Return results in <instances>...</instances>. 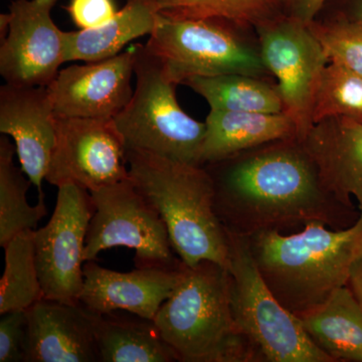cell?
<instances>
[{
  "instance_id": "6da1fadb",
  "label": "cell",
  "mask_w": 362,
  "mask_h": 362,
  "mask_svg": "<svg viewBox=\"0 0 362 362\" xmlns=\"http://www.w3.org/2000/svg\"><path fill=\"white\" fill-rule=\"evenodd\" d=\"M204 166L213 181L214 211L226 232L235 235L296 233L312 221L345 230L361 216L356 206L331 194L298 137Z\"/></svg>"
},
{
  "instance_id": "7a4b0ae2",
  "label": "cell",
  "mask_w": 362,
  "mask_h": 362,
  "mask_svg": "<svg viewBox=\"0 0 362 362\" xmlns=\"http://www.w3.org/2000/svg\"><path fill=\"white\" fill-rule=\"evenodd\" d=\"M247 239L267 286L301 317L347 286L351 267L362 256V214L345 230L312 221L299 232H264Z\"/></svg>"
},
{
  "instance_id": "3957f363",
  "label": "cell",
  "mask_w": 362,
  "mask_h": 362,
  "mask_svg": "<svg viewBox=\"0 0 362 362\" xmlns=\"http://www.w3.org/2000/svg\"><path fill=\"white\" fill-rule=\"evenodd\" d=\"M130 180L168 228L183 264L213 261L230 268L228 235L214 211V185L204 166L127 149Z\"/></svg>"
},
{
  "instance_id": "277c9868",
  "label": "cell",
  "mask_w": 362,
  "mask_h": 362,
  "mask_svg": "<svg viewBox=\"0 0 362 362\" xmlns=\"http://www.w3.org/2000/svg\"><path fill=\"white\" fill-rule=\"evenodd\" d=\"M154 322L177 361L258 362L235 323L230 272L216 262L183 264Z\"/></svg>"
},
{
  "instance_id": "5b68a950",
  "label": "cell",
  "mask_w": 362,
  "mask_h": 362,
  "mask_svg": "<svg viewBox=\"0 0 362 362\" xmlns=\"http://www.w3.org/2000/svg\"><path fill=\"white\" fill-rule=\"evenodd\" d=\"M136 86L129 103L113 119L126 149L202 165L206 123L183 111L176 85L145 45H134Z\"/></svg>"
},
{
  "instance_id": "8992f818",
  "label": "cell",
  "mask_w": 362,
  "mask_h": 362,
  "mask_svg": "<svg viewBox=\"0 0 362 362\" xmlns=\"http://www.w3.org/2000/svg\"><path fill=\"white\" fill-rule=\"evenodd\" d=\"M226 235L233 316L257 361L335 362L312 341L301 319L272 293L252 258L249 239Z\"/></svg>"
},
{
  "instance_id": "52a82bcc",
  "label": "cell",
  "mask_w": 362,
  "mask_h": 362,
  "mask_svg": "<svg viewBox=\"0 0 362 362\" xmlns=\"http://www.w3.org/2000/svg\"><path fill=\"white\" fill-rule=\"evenodd\" d=\"M157 14L145 45L176 85L228 74L264 78L270 75L259 47L247 44L237 26L225 21L173 20Z\"/></svg>"
},
{
  "instance_id": "ba28073f",
  "label": "cell",
  "mask_w": 362,
  "mask_h": 362,
  "mask_svg": "<svg viewBox=\"0 0 362 362\" xmlns=\"http://www.w3.org/2000/svg\"><path fill=\"white\" fill-rule=\"evenodd\" d=\"M95 211L86 237L84 261L112 247L135 250L136 268H178L168 228L129 178L90 192Z\"/></svg>"
},
{
  "instance_id": "9c48e42d",
  "label": "cell",
  "mask_w": 362,
  "mask_h": 362,
  "mask_svg": "<svg viewBox=\"0 0 362 362\" xmlns=\"http://www.w3.org/2000/svg\"><path fill=\"white\" fill-rule=\"evenodd\" d=\"M255 30L264 64L277 78L284 113L302 139L314 125V99L329 59L309 25L292 16L279 14Z\"/></svg>"
},
{
  "instance_id": "30bf717a",
  "label": "cell",
  "mask_w": 362,
  "mask_h": 362,
  "mask_svg": "<svg viewBox=\"0 0 362 362\" xmlns=\"http://www.w3.org/2000/svg\"><path fill=\"white\" fill-rule=\"evenodd\" d=\"M51 220L33 230L35 262L45 299L77 304L84 288L86 237L94 214L90 192L59 185Z\"/></svg>"
},
{
  "instance_id": "8fae6325",
  "label": "cell",
  "mask_w": 362,
  "mask_h": 362,
  "mask_svg": "<svg viewBox=\"0 0 362 362\" xmlns=\"http://www.w3.org/2000/svg\"><path fill=\"white\" fill-rule=\"evenodd\" d=\"M45 180L75 183L88 192L129 178L127 149L113 119L59 118Z\"/></svg>"
},
{
  "instance_id": "7c38bea8",
  "label": "cell",
  "mask_w": 362,
  "mask_h": 362,
  "mask_svg": "<svg viewBox=\"0 0 362 362\" xmlns=\"http://www.w3.org/2000/svg\"><path fill=\"white\" fill-rule=\"evenodd\" d=\"M58 0H13L0 42V75L6 84L47 87L65 61V32L52 18Z\"/></svg>"
},
{
  "instance_id": "4fadbf2b",
  "label": "cell",
  "mask_w": 362,
  "mask_h": 362,
  "mask_svg": "<svg viewBox=\"0 0 362 362\" xmlns=\"http://www.w3.org/2000/svg\"><path fill=\"white\" fill-rule=\"evenodd\" d=\"M132 47L113 58L71 66L59 71L47 86L59 118L114 119L133 96Z\"/></svg>"
},
{
  "instance_id": "5bb4252c",
  "label": "cell",
  "mask_w": 362,
  "mask_h": 362,
  "mask_svg": "<svg viewBox=\"0 0 362 362\" xmlns=\"http://www.w3.org/2000/svg\"><path fill=\"white\" fill-rule=\"evenodd\" d=\"M57 117L47 87L4 84L0 88V132L13 137L21 169L45 197V180L56 144Z\"/></svg>"
},
{
  "instance_id": "9a60e30c",
  "label": "cell",
  "mask_w": 362,
  "mask_h": 362,
  "mask_svg": "<svg viewBox=\"0 0 362 362\" xmlns=\"http://www.w3.org/2000/svg\"><path fill=\"white\" fill-rule=\"evenodd\" d=\"M178 268H136L129 273L109 270L85 262L84 288L78 303L92 313L127 311L154 320L175 289L182 274Z\"/></svg>"
},
{
  "instance_id": "2e32d148",
  "label": "cell",
  "mask_w": 362,
  "mask_h": 362,
  "mask_svg": "<svg viewBox=\"0 0 362 362\" xmlns=\"http://www.w3.org/2000/svg\"><path fill=\"white\" fill-rule=\"evenodd\" d=\"M26 314L25 362L100 361L92 313L80 303L44 298Z\"/></svg>"
},
{
  "instance_id": "e0dca14e",
  "label": "cell",
  "mask_w": 362,
  "mask_h": 362,
  "mask_svg": "<svg viewBox=\"0 0 362 362\" xmlns=\"http://www.w3.org/2000/svg\"><path fill=\"white\" fill-rule=\"evenodd\" d=\"M325 187L340 202L362 214V122L332 117L314 124L302 138Z\"/></svg>"
},
{
  "instance_id": "ac0fdd59",
  "label": "cell",
  "mask_w": 362,
  "mask_h": 362,
  "mask_svg": "<svg viewBox=\"0 0 362 362\" xmlns=\"http://www.w3.org/2000/svg\"><path fill=\"white\" fill-rule=\"evenodd\" d=\"M204 123L202 166L267 143L298 137L295 123L284 112L267 114L211 110Z\"/></svg>"
},
{
  "instance_id": "d6986e66",
  "label": "cell",
  "mask_w": 362,
  "mask_h": 362,
  "mask_svg": "<svg viewBox=\"0 0 362 362\" xmlns=\"http://www.w3.org/2000/svg\"><path fill=\"white\" fill-rule=\"evenodd\" d=\"M92 317L100 362L177 361L154 320L121 310Z\"/></svg>"
},
{
  "instance_id": "ffe728a7",
  "label": "cell",
  "mask_w": 362,
  "mask_h": 362,
  "mask_svg": "<svg viewBox=\"0 0 362 362\" xmlns=\"http://www.w3.org/2000/svg\"><path fill=\"white\" fill-rule=\"evenodd\" d=\"M157 14L146 0H127L125 6L104 25L65 32V61L87 63L113 58L128 42L150 35Z\"/></svg>"
},
{
  "instance_id": "44dd1931",
  "label": "cell",
  "mask_w": 362,
  "mask_h": 362,
  "mask_svg": "<svg viewBox=\"0 0 362 362\" xmlns=\"http://www.w3.org/2000/svg\"><path fill=\"white\" fill-rule=\"evenodd\" d=\"M299 318L312 341L335 362H362V309L347 286Z\"/></svg>"
},
{
  "instance_id": "7402d4cb",
  "label": "cell",
  "mask_w": 362,
  "mask_h": 362,
  "mask_svg": "<svg viewBox=\"0 0 362 362\" xmlns=\"http://www.w3.org/2000/svg\"><path fill=\"white\" fill-rule=\"evenodd\" d=\"M185 85L204 98L211 110L267 114L284 112L277 85L270 84L264 78L228 74L192 78Z\"/></svg>"
},
{
  "instance_id": "603a6c76",
  "label": "cell",
  "mask_w": 362,
  "mask_h": 362,
  "mask_svg": "<svg viewBox=\"0 0 362 362\" xmlns=\"http://www.w3.org/2000/svg\"><path fill=\"white\" fill-rule=\"evenodd\" d=\"M16 147L8 138H0V246L18 233L35 230L39 221L47 214L45 197H39L37 206H30L26 199L30 178L23 169L14 164Z\"/></svg>"
},
{
  "instance_id": "cb8c5ba5",
  "label": "cell",
  "mask_w": 362,
  "mask_h": 362,
  "mask_svg": "<svg viewBox=\"0 0 362 362\" xmlns=\"http://www.w3.org/2000/svg\"><path fill=\"white\" fill-rule=\"evenodd\" d=\"M157 13L173 20H220L238 28H254L282 13V0H146Z\"/></svg>"
},
{
  "instance_id": "d4e9b609",
  "label": "cell",
  "mask_w": 362,
  "mask_h": 362,
  "mask_svg": "<svg viewBox=\"0 0 362 362\" xmlns=\"http://www.w3.org/2000/svg\"><path fill=\"white\" fill-rule=\"evenodd\" d=\"M33 230L18 233L4 247L6 266L0 280V314L28 310L44 299L35 262Z\"/></svg>"
},
{
  "instance_id": "484cf974",
  "label": "cell",
  "mask_w": 362,
  "mask_h": 362,
  "mask_svg": "<svg viewBox=\"0 0 362 362\" xmlns=\"http://www.w3.org/2000/svg\"><path fill=\"white\" fill-rule=\"evenodd\" d=\"M312 117L314 124L332 117L362 122V76L329 62L317 88Z\"/></svg>"
},
{
  "instance_id": "4316f807",
  "label": "cell",
  "mask_w": 362,
  "mask_h": 362,
  "mask_svg": "<svg viewBox=\"0 0 362 362\" xmlns=\"http://www.w3.org/2000/svg\"><path fill=\"white\" fill-rule=\"evenodd\" d=\"M330 63L338 64L362 76V23L337 16L309 23Z\"/></svg>"
},
{
  "instance_id": "83f0119b",
  "label": "cell",
  "mask_w": 362,
  "mask_h": 362,
  "mask_svg": "<svg viewBox=\"0 0 362 362\" xmlns=\"http://www.w3.org/2000/svg\"><path fill=\"white\" fill-rule=\"evenodd\" d=\"M28 338L26 311H11L0 319V362H25Z\"/></svg>"
},
{
  "instance_id": "f1b7e54d",
  "label": "cell",
  "mask_w": 362,
  "mask_h": 362,
  "mask_svg": "<svg viewBox=\"0 0 362 362\" xmlns=\"http://www.w3.org/2000/svg\"><path fill=\"white\" fill-rule=\"evenodd\" d=\"M66 9L80 30L104 25L118 11L114 0H70Z\"/></svg>"
},
{
  "instance_id": "f546056e",
  "label": "cell",
  "mask_w": 362,
  "mask_h": 362,
  "mask_svg": "<svg viewBox=\"0 0 362 362\" xmlns=\"http://www.w3.org/2000/svg\"><path fill=\"white\" fill-rule=\"evenodd\" d=\"M327 0H282V13L309 25L318 18Z\"/></svg>"
},
{
  "instance_id": "4dcf8cb0",
  "label": "cell",
  "mask_w": 362,
  "mask_h": 362,
  "mask_svg": "<svg viewBox=\"0 0 362 362\" xmlns=\"http://www.w3.org/2000/svg\"><path fill=\"white\" fill-rule=\"evenodd\" d=\"M347 287L362 309V256L359 257L351 267Z\"/></svg>"
},
{
  "instance_id": "1f68e13d",
  "label": "cell",
  "mask_w": 362,
  "mask_h": 362,
  "mask_svg": "<svg viewBox=\"0 0 362 362\" xmlns=\"http://www.w3.org/2000/svg\"><path fill=\"white\" fill-rule=\"evenodd\" d=\"M349 20L358 21V23H362V0H358L356 4L354 18H349Z\"/></svg>"
}]
</instances>
